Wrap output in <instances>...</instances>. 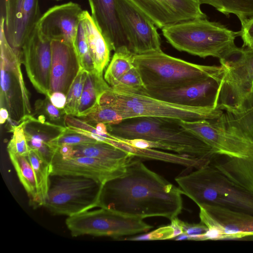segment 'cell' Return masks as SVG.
<instances>
[{
    "mask_svg": "<svg viewBox=\"0 0 253 253\" xmlns=\"http://www.w3.org/2000/svg\"><path fill=\"white\" fill-rule=\"evenodd\" d=\"M134 158L122 174L103 184L97 207L142 219L177 217L183 209L181 189Z\"/></svg>",
    "mask_w": 253,
    "mask_h": 253,
    "instance_id": "6da1fadb",
    "label": "cell"
},
{
    "mask_svg": "<svg viewBox=\"0 0 253 253\" xmlns=\"http://www.w3.org/2000/svg\"><path fill=\"white\" fill-rule=\"evenodd\" d=\"M108 132L123 139H142L158 143L163 150L211 163L216 155L212 148L184 128L174 119L141 117L107 126Z\"/></svg>",
    "mask_w": 253,
    "mask_h": 253,
    "instance_id": "7a4b0ae2",
    "label": "cell"
},
{
    "mask_svg": "<svg viewBox=\"0 0 253 253\" xmlns=\"http://www.w3.org/2000/svg\"><path fill=\"white\" fill-rule=\"evenodd\" d=\"M175 181L198 207L215 205L253 215V192L232 182L211 163Z\"/></svg>",
    "mask_w": 253,
    "mask_h": 253,
    "instance_id": "3957f363",
    "label": "cell"
},
{
    "mask_svg": "<svg viewBox=\"0 0 253 253\" xmlns=\"http://www.w3.org/2000/svg\"><path fill=\"white\" fill-rule=\"evenodd\" d=\"M134 66L146 90L174 88L222 75L221 66L192 63L169 56L161 49L134 54Z\"/></svg>",
    "mask_w": 253,
    "mask_h": 253,
    "instance_id": "277c9868",
    "label": "cell"
},
{
    "mask_svg": "<svg viewBox=\"0 0 253 253\" xmlns=\"http://www.w3.org/2000/svg\"><path fill=\"white\" fill-rule=\"evenodd\" d=\"M99 104L108 105L119 113L123 120L135 117H153L185 121L213 120L223 111L214 108L183 106L152 97L143 92L113 90L110 87L101 95Z\"/></svg>",
    "mask_w": 253,
    "mask_h": 253,
    "instance_id": "5b68a950",
    "label": "cell"
},
{
    "mask_svg": "<svg viewBox=\"0 0 253 253\" xmlns=\"http://www.w3.org/2000/svg\"><path fill=\"white\" fill-rule=\"evenodd\" d=\"M167 42L180 51L206 58H221L235 46V40L239 36L225 26L206 19L187 21L163 28Z\"/></svg>",
    "mask_w": 253,
    "mask_h": 253,
    "instance_id": "8992f818",
    "label": "cell"
},
{
    "mask_svg": "<svg viewBox=\"0 0 253 253\" xmlns=\"http://www.w3.org/2000/svg\"><path fill=\"white\" fill-rule=\"evenodd\" d=\"M219 62L224 74L217 108L234 112L253 99V47L235 45Z\"/></svg>",
    "mask_w": 253,
    "mask_h": 253,
    "instance_id": "52a82bcc",
    "label": "cell"
},
{
    "mask_svg": "<svg viewBox=\"0 0 253 253\" xmlns=\"http://www.w3.org/2000/svg\"><path fill=\"white\" fill-rule=\"evenodd\" d=\"M103 185L85 176L51 174L43 207L52 214L68 216L97 207Z\"/></svg>",
    "mask_w": 253,
    "mask_h": 253,
    "instance_id": "ba28073f",
    "label": "cell"
},
{
    "mask_svg": "<svg viewBox=\"0 0 253 253\" xmlns=\"http://www.w3.org/2000/svg\"><path fill=\"white\" fill-rule=\"evenodd\" d=\"M0 108H6L9 117L19 121L31 113L30 96L21 70V49L9 43L5 30V17H2L0 30Z\"/></svg>",
    "mask_w": 253,
    "mask_h": 253,
    "instance_id": "9c48e42d",
    "label": "cell"
},
{
    "mask_svg": "<svg viewBox=\"0 0 253 253\" xmlns=\"http://www.w3.org/2000/svg\"><path fill=\"white\" fill-rule=\"evenodd\" d=\"M68 216L66 225L72 236H107L114 238L146 233L153 226L143 219L98 207Z\"/></svg>",
    "mask_w": 253,
    "mask_h": 253,
    "instance_id": "30bf717a",
    "label": "cell"
},
{
    "mask_svg": "<svg viewBox=\"0 0 253 253\" xmlns=\"http://www.w3.org/2000/svg\"><path fill=\"white\" fill-rule=\"evenodd\" d=\"M208 240H253V215L215 205L199 207Z\"/></svg>",
    "mask_w": 253,
    "mask_h": 253,
    "instance_id": "8fae6325",
    "label": "cell"
},
{
    "mask_svg": "<svg viewBox=\"0 0 253 253\" xmlns=\"http://www.w3.org/2000/svg\"><path fill=\"white\" fill-rule=\"evenodd\" d=\"M121 23L134 54L161 50L160 37L154 23L127 0H116Z\"/></svg>",
    "mask_w": 253,
    "mask_h": 253,
    "instance_id": "7c38bea8",
    "label": "cell"
},
{
    "mask_svg": "<svg viewBox=\"0 0 253 253\" xmlns=\"http://www.w3.org/2000/svg\"><path fill=\"white\" fill-rule=\"evenodd\" d=\"M21 50L22 63L30 82L39 92L49 97L51 41L42 34L36 26Z\"/></svg>",
    "mask_w": 253,
    "mask_h": 253,
    "instance_id": "4fadbf2b",
    "label": "cell"
},
{
    "mask_svg": "<svg viewBox=\"0 0 253 253\" xmlns=\"http://www.w3.org/2000/svg\"><path fill=\"white\" fill-rule=\"evenodd\" d=\"M133 157L111 160L87 157L63 159L54 155L50 163L51 174L83 176L104 184L122 174Z\"/></svg>",
    "mask_w": 253,
    "mask_h": 253,
    "instance_id": "5bb4252c",
    "label": "cell"
},
{
    "mask_svg": "<svg viewBox=\"0 0 253 253\" xmlns=\"http://www.w3.org/2000/svg\"><path fill=\"white\" fill-rule=\"evenodd\" d=\"M160 29L198 19L207 18L198 0H127Z\"/></svg>",
    "mask_w": 253,
    "mask_h": 253,
    "instance_id": "9a60e30c",
    "label": "cell"
},
{
    "mask_svg": "<svg viewBox=\"0 0 253 253\" xmlns=\"http://www.w3.org/2000/svg\"><path fill=\"white\" fill-rule=\"evenodd\" d=\"M223 74L186 85L162 89H146L142 92L156 98L180 105L217 108L218 93Z\"/></svg>",
    "mask_w": 253,
    "mask_h": 253,
    "instance_id": "2e32d148",
    "label": "cell"
},
{
    "mask_svg": "<svg viewBox=\"0 0 253 253\" xmlns=\"http://www.w3.org/2000/svg\"><path fill=\"white\" fill-rule=\"evenodd\" d=\"M83 11L79 4L71 1L55 5L41 16L36 26L50 41H62L75 47Z\"/></svg>",
    "mask_w": 253,
    "mask_h": 253,
    "instance_id": "e0dca14e",
    "label": "cell"
},
{
    "mask_svg": "<svg viewBox=\"0 0 253 253\" xmlns=\"http://www.w3.org/2000/svg\"><path fill=\"white\" fill-rule=\"evenodd\" d=\"M5 30L14 48L21 49L41 15L39 0H5Z\"/></svg>",
    "mask_w": 253,
    "mask_h": 253,
    "instance_id": "ac0fdd59",
    "label": "cell"
},
{
    "mask_svg": "<svg viewBox=\"0 0 253 253\" xmlns=\"http://www.w3.org/2000/svg\"><path fill=\"white\" fill-rule=\"evenodd\" d=\"M51 63L49 96L56 91L66 95L81 66L75 47L60 40L51 41Z\"/></svg>",
    "mask_w": 253,
    "mask_h": 253,
    "instance_id": "d6986e66",
    "label": "cell"
},
{
    "mask_svg": "<svg viewBox=\"0 0 253 253\" xmlns=\"http://www.w3.org/2000/svg\"><path fill=\"white\" fill-rule=\"evenodd\" d=\"M91 16L106 39L111 50L126 46L127 38L119 18L116 0H87Z\"/></svg>",
    "mask_w": 253,
    "mask_h": 253,
    "instance_id": "ffe728a7",
    "label": "cell"
},
{
    "mask_svg": "<svg viewBox=\"0 0 253 253\" xmlns=\"http://www.w3.org/2000/svg\"><path fill=\"white\" fill-rule=\"evenodd\" d=\"M19 121L23 124L26 138L30 149L37 151L46 160L51 163L56 149L52 147V140L61 135L67 127L50 122H46L44 115L37 119L30 115Z\"/></svg>",
    "mask_w": 253,
    "mask_h": 253,
    "instance_id": "44dd1931",
    "label": "cell"
},
{
    "mask_svg": "<svg viewBox=\"0 0 253 253\" xmlns=\"http://www.w3.org/2000/svg\"><path fill=\"white\" fill-rule=\"evenodd\" d=\"M54 155L63 159L87 157L111 160H124L134 157L113 145L98 141L77 145H64L57 148Z\"/></svg>",
    "mask_w": 253,
    "mask_h": 253,
    "instance_id": "7402d4cb",
    "label": "cell"
},
{
    "mask_svg": "<svg viewBox=\"0 0 253 253\" xmlns=\"http://www.w3.org/2000/svg\"><path fill=\"white\" fill-rule=\"evenodd\" d=\"M86 33L87 41L92 57L95 71L103 74L110 61V46L95 22L86 10L81 15Z\"/></svg>",
    "mask_w": 253,
    "mask_h": 253,
    "instance_id": "603a6c76",
    "label": "cell"
},
{
    "mask_svg": "<svg viewBox=\"0 0 253 253\" xmlns=\"http://www.w3.org/2000/svg\"><path fill=\"white\" fill-rule=\"evenodd\" d=\"M110 86L100 74L95 71L88 73L83 91L79 103L76 117H80L89 114L96 107L101 95Z\"/></svg>",
    "mask_w": 253,
    "mask_h": 253,
    "instance_id": "cb8c5ba5",
    "label": "cell"
},
{
    "mask_svg": "<svg viewBox=\"0 0 253 253\" xmlns=\"http://www.w3.org/2000/svg\"><path fill=\"white\" fill-rule=\"evenodd\" d=\"M18 178L26 191L31 206H42L38 193L36 179L32 166L27 157L8 153Z\"/></svg>",
    "mask_w": 253,
    "mask_h": 253,
    "instance_id": "d4e9b609",
    "label": "cell"
},
{
    "mask_svg": "<svg viewBox=\"0 0 253 253\" xmlns=\"http://www.w3.org/2000/svg\"><path fill=\"white\" fill-rule=\"evenodd\" d=\"M201 4H207L228 17L237 16L241 25L253 18V0H198Z\"/></svg>",
    "mask_w": 253,
    "mask_h": 253,
    "instance_id": "484cf974",
    "label": "cell"
},
{
    "mask_svg": "<svg viewBox=\"0 0 253 253\" xmlns=\"http://www.w3.org/2000/svg\"><path fill=\"white\" fill-rule=\"evenodd\" d=\"M134 54L126 46L121 47L115 51L104 77L110 86L134 67Z\"/></svg>",
    "mask_w": 253,
    "mask_h": 253,
    "instance_id": "4316f807",
    "label": "cell"
},
{
    "mask_svg": "<svg viewBox=\"0 0 253 253\" xmlns=\"http://www.w3.org/2000/svg\"><path fill=\"white\" fill-rule=\"evenodd\" d=\"M27 158L35 175L39 195L42 206H44L48 191L51 175L50 163L37 151L30 149Z\"/></svg>",
    "mask_w": 253,
    "mask_h": 253,
    "instance_id": "83f0119b",
    "label": "cell"
},
{
    "mask_svg": "<svg viewBox=\"0 0 253 253\" xmlns=\"http://www.w3.org/2000/svg\"><path fill=\"white\" fill-rule=\"evenodd\" d=\"M78 118L93 126L98 123H103L107 126L113 125L123 121L116 110L104 104H99L89 114Z\"/></svg>",
    "mask_w": 253,
    "mask_h": 253,
    "instance_id": "f1b7e54d",
    "label": "cell"
},
{
    "mask_svg": "<svg viewBox=\"0 0 253 253\" xmlns=\"http://www.w3.org/2000/svg\"><path fill=\"white\" fill-rule=\"evenodd\" d=\"M88 72L81 67L66 95L67 101L64 109L67 115L76 116L80 100L83 91Z\"/></svg>",
    "mask_w": 253,
    "mask_h": 253,
    "instance_id": "f546056e",
    "label": "cell"
},
{
    "mask_svg": "<svg viewBox=\"0 0 253 253\" xmlns=\"http://www.w3.org/2000/svg\"><path fill=\"white\" fill-rule=\"evenodd\" d=\"M75 48L81 67L89 73L94 72L95 69L87 41L85 28L82 19L78 28Z\"/></svg>",
    "mask_w": 253,
    "mask_h": 253,
    "instance_id": "4dcf8cb0",
    "label": "cell"
},
{
    "mask_svg": "<svg viewBox=\"0 0 253 253\" xmlns=\"http://www.w3.org/2000/svg\"><path fill=\"white\" fill-rule=\"evenodd\" d=\"M115 90L142 92L146 89L138 70L134 66L112 86Z\"/></svg>",
    "mask_w": 253,
    "mask_h": 253,
    "instance_id": "1f68e13d",
    "label": "cell"
},
{
    "mask_svg": "<svg viewBox=\"0 0 253 253\" xmlns=\"http://www.w3.org/2000/svg\"><path fill=\"white\" fill-rule=\"evenodd\" d=\"M226 112L233 122L253 140V100L235 112Z\"/></svg>",
    "mask_w": 253,
    "mask_h": 253,
    "instance_id": "d6a6232c",
    "label": "cell"
},
{
    "mask_svg": "<svg viewBox=\"0 0 253 253\" xmlns=\"http://www.w3.org/2000/svg\"><path fill=\"white\" fill-rule=\"evenodd\" d=\"M176 221L180 227L182 234L172 239L175 240H206V236L208 231V227L201 222L199 223H189L183 221L175 217Z\"/></svg>",
    "mask_w": 253,
    "mask_h": 253,
    "instance_id": "836d02e7",
    "label": "cell"
},
{
    "mask_svg": "<svg viewBox=\"0 0 253 253\" xmlns=\"http://www.w3.org/2000/svg\"><path fill=\"white\" fill-rule=\"evenodd\" d=\"M20 124L12 132L13 135L7 145L8 153L27 157L30 150L25 134L23 124Z\"/></svg>",
    "mask_w": 253,
    "mask_h": 253,
    "instance_id": "e575fe53",
    "label": "cell"
},
{
    "mask_svg": "<svg viewBox=\"0 0 253 253\" xmlns=\"http://www.w3.org/2000/svg\"><path fill=\"white\" fill-rule=\"evenodd\" d=\"M96 141H97L94 139L72 130L67 127L64 132L51 141L50 145L57 149L64 145H77Z\"/></svg>",
    "mask_w": 253,
    "mask_h": 253,
    "instance_id": "d590c367",
    "label": "cell"
},
{
    "mask_svg": "<svg viewBox=\"0 0 253 253\" xmlns=\"http://www.w3.org/2000/svg\"><path fill=\"white\" fill-rule=\"evenodd\" d=\"M35 106L37 110H42L52 123L65 126V117L67 115L64 109H60L53 105L49 97L45 96L44 99L38 100Z\"/></svg>",
    "mask_w": 253,
    "mask_h": 253,
    "instance_id": "8d00e7d4",
    "label": "cell"
},
{
    "mask_svg": "<svg viewBox=\"0 0 253 253\" xmlns=\"http://www.w3.org/2000/svg\"><path fill=\"white\" fill-rule=\"evenodd\" d=\"M174 237V229L170 225L163 227L150 233L138 237L127 238L129 240H152L157 239H172Z\"/></svg>",
    "mask_w": 253,
    "mask_h": 253,
    "instance_id": "74e56055",
    "label": "cell"
},
{
    "mask_svg": "<svg viewBox=\"0 0 253 253\" xmlns=\"http://www.w3.org/2000/svg\"><path fill=\"white\" fill-rule=\"evenodd\" d=\"M239 33L243 41V46L253 47V18L241 25Z\"/></svg>",
    "mask_w": 253,
    "mask_h": 253,
    "instance_id": "f35d334b",
    "label": "cell"
},
{
    "mask_svg": "<svg viewBox=\"0 0 253 253\" xmlns=\"http://www.w3.org/2000/svg\"><path fill=\"white\" fill-rule=\"evenodd\" d=\"M52 104L60 109H64L66 104L67 96L65 94L60 91L52 93L49 96Z\"/></svg>",
    "mask_w": 253,
    "mask_h": 253,
    "instance_id": "ab89813d",
    "label": "cell"
},
{
    "mask_svg": "<svg viewBox=\"0 0 253 253\" xmlns=\"http://www.w3.org/2000/svg\"><path fill=\"white\" fill-rule=\"evenodd\" d=\"M9 117L8 110L5 108H0V123L2 125L4 124Z\"/></svg>",
    "mask_w": 253,
    "mask_h": 253,
    "instance_id": "60d3db41",
    "label": "cell"
},
{
    "mask_svg": "<svg viewBox=\"0 0 253 253\" xmlns=\"http://www.w3.org/2000/svg\"><path fill=\"white\" fill-rule=\"evenodd\" d=\"M56 0V1H59V0Z\"/></svg>",
    "mask_w": 253,
    "mask_h": 253,
    "instance_id": "b9f144b4",
    "label": "cell"
}]
</instances>
